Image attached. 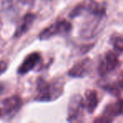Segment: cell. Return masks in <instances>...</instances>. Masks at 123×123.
I'll return each instance as SVG.
<instances>
[{"instance_id":"cell-5","label":"cell","mask_w":123,"mask_h":123,"mask_svg":"<svg viewBox=\"0 0 123 123\" xmlns=\"http://www.w3.org/2000/svg\"><path fill=\"white\" fill-rule=\"evenodd\" d=\"M120 61L118 56L114 51H109L105 54L98 68V72L100 76H105L113 72L119 66Z\"/></svg>"},{"instance_id":"cell-13","label":"cell","mask_w":123,"mask_h":123,"mask_svg":"<svg viewBox=\"0 0 123 123\" xmlns=\"http://www.w3.org/2000/svg\"><path fill=\"white\" fill-rule=\"evenodd\" d=\"M111 43L115 50L119 52L123 51V36H113L111 37Z\"/></svg>"},{"instance_id":"cell-11","label":"cell","mask_w":123,"mask_h":123,"mask_svg":"<svg viewBox=\"0 0 123 123\" xmlns=\"http://www.w3.org/2000/svg\"><path fill=\"white\" fill-rule=\"evenodd\" d=\"M123 114V99H120L116 102H113L106 105L103 115L113 119L116 116H119Z\"/></svg>"},{"instance_id":"cell-6","label":"cell","mask_w":123,"mask_h":123,"mask_svg":"<svg viewBox=\"0 0 123 123\" xmlns=\"http://www.w3.org/2000/svg\"><path fill=\"white\" fill-rule=\"evenodd\" d=\"M93 18L88 20L83 25L80 35L84 39H90L99 33L100 25L105 15H95L92 14Z\"/></svg>"},{"instance_id":"cell-9","label":"cell","mask_w":123,"mask_h":123,"mask_svg":"<svg viewBox=\"0 0 123 123\" xmlns=\"http://www.w3.org/2000/svg\"><path fill=\"white\" fill-rule=\"evenodd\" d=\"M41 60V56L39 52H32L29 54L24 61L22 62L21 65L18 68V74L20 75H24L25 74H28L30 71L33 70L36 67L38 63Z\"/></svg>"},{"instance_id":"cell-4","label":"cell","mask_w":123,"mask_h":123,"mask_svg":"<svg viewBox=\"0 0 123 123\" xmlns=\"http://www.w3.org/2000/svg\"><path fill=\"white\" fill-rule=\"evenodd\" d=\"M84 108L85 105L82 96L79 94H74L69 99L68 106V121H79L83 116Z\"/></svg>"},{"instance_id":"cell-10","label":"cell","mask_w":123,"mask_h":123,"mask_svg":"<svg viewBox=\"0 0 123 123\" xmlns=\"http://www.w3.org/2000/svg\"><path fill=\"white\" fill-rule=\"evenodd\" d=\"M35 19H36V15L34 14L31 13H28L26 14L24 17L22 18V19L20 20V22L19 23L17 28L15 30L14 36L15 38H19L20 36H22L25 33H26L30 30V28L32 26L33 23H34Z\"/></svg>"},{"instance_id":"cell-15","label":"cell","mask_w":123,"mask_h":123,"mask_svg":"<svg viewBox=\"0 0 123 123\" xmlns=\"http://www.w3.org/2000/svg\"><path fill=\"white\" fill-rule=\"evenodd\" d=\"M112 121H113V119H111V118L105 116V115H102V116H99V117L96 118V119L94 120V122H97V123H109V122H111Z\"/></svg>"},{"instance_id":"cell-2","label":"cell","mask_w":123,"mask_h":123,"mask_svg":"<svg viewBox=\"0 0 123 123\" xmlns=\"http://www.w3.org/2000/svg\"><path fill=\"white\" fill-rule=\"evenodd\" d=\"M85 13L95 15H105V8L95 0H84L74 8L69 15L74 19Z\"/></svg>"},{"instance_id":"cell-14","label":"cell","mask_w":123,"mask_h":123,"mask_svg":"<svg viewBox=\"0 0 123 123\" xmlns=\"http://www.w3.org/2000/svg\"><path fill=\"white\" fill-rule=\"evenodd\" d=\"M103 89H105V91H107L108 93H110L111 94L114 95L115 97H119L121 92H120L119 86L116 85L114 84H105L102 86Z\"/></svg>"},{"instance_id":"cell-8","label":"cell","mask_w":123,"mask_h":123,"mask_svg":"<svg viewBox=\"0 0 123 123\" xmlns=\"http://www.w3.org/2000/svg\"><path fill=\"white\" fill-rule=\"evenodd\" d=\"M2 105L3 116L13 117L20 109L22 105V100L19 96H10L2 101Z\"/></svg>"},{"instance_id":"cell-3","label":"cell","mask_w":123,"mask_h":123,"mask_svg":"<svg viewBox=\"0 0 123 123\" xmlns=\"http://www.w3.org/2000/svg\"><path fill=\"white\" fill-rule=\"evenodd\" d=\"M72 27V24L68 21L65 19H60L48 27L45 28L39 34V39L41 41H45L57 35H66L70 32Z\"/></svg>"},{"instance_id":"cell-17","label":"cell","mask_w":123,"mask_h":123,"mask_svg":"<svg viewBox=\"0 0 123 123\" xmlns=\"http://www.w3.org/2000/svg\"><path fill=\"white\" fill-rule=\"evenodd\" d=\"M118 85L123 89V71L119 74V77H118Z\"/></svg>"},{"instance_id":"cell-1","label":"cell","mask_w":123,"mask_h":123,"mask_svg":"<svg viewBox=\"0 0 123 123\" xmlns=\"http://www.w3.org/2000/svg\"><path fill=\"white\" fill-rule=\"evenodd\" d=\"M64 82L60 79L51 82L39 79L36 84V94L35 99L41 102H50L59 98L63 93Z\"/></svg>"},{"instance_id":"cell-18","label":"cell","mask_w":123,"mask_h":123,"mask_svg":"<svg viewBox=\"0 0 123 123\" xmlns=\"http://www.w3.org/2000/svg\"><path fill=\"white\" fill-rule=\"evenodd\" d=\"M3 116V111H2V109L0 108V118H1V116Z\"/></svg>"},{"instance_id":"cell-7","label":"cell","mask_w":123,"mask_h":123,"mask_svg":"<svg viewBox=\"0 0 123 123\" xmlns=\"http://www.w3.org/2000/svg\"><path fill=\"white\" fill-rule=\"evenodd\" d=\"M92 65L93 62L90 58H84L73 66L69 69L68 74L72 78H84L90 73Z\"/></svg>"},{"instance_id":"cell-19","label":"cell","mask_w":123,"mask_h":123,"mask_svg":"<svg viewBox=\"0 0 123 123\" xmlns=\"http://www.w3.org/2000/svg\"><path fill=\"white\" fill-rule=\"evenodd\" d=\"M19 1H20L21 3H25L26 1H27V0H19Z\"/></svg>"},{"instance_id":"cell-20","label":"cell","mask_w":123,"mask_h":123,"mask_svg":"<svg viewBox=\"0 0 123 123\" xmlns=\"http://www.w3.org/2000/svg\"><path fill=\"white\" fill-rule=\"evenodd\" d=\"M0 26H1V21H0Z\"/></svg>"},{"instance_id":"cell-16","label":"cell","mask_w":123,"mask_h":123,"mask_svg":"<svg viewBox=\"0 0 123 123\" xmlns=\"http://www.w3.org/2000/svg\"><path fill=\"white\" fill-rule=\"evenodd\" d=\"M7 68H8L7 62H4V61L0 62V75L2 74H4V73L7 70Z\"/></svg>"},{"instance_id":"cell-12","label":"cell","mask_w":123,"mask_h":123,"mask_svg":"<svg viewBox=\"0 0 123 123\" xmlns=\"http://www.w3.org/2000/svg\"><path fill=\"white\" fill-rule=\"evenodd\" d=\"M98 104H99V97L98 94L95 90L93 89H88L85 92V108L89 114L94 113L95 109L97 108Z\"/></svg>"}]
</instances>
